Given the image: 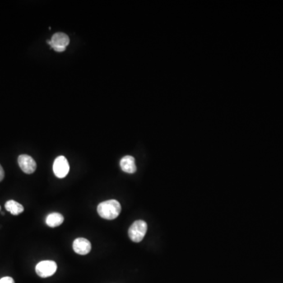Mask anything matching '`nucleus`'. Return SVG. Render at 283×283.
Instances as JSON below:
<instances>
[{
    "mask_svg": "<svg viewBox=\"0 0 283 283\" xmlns=\"http://www.w3.org/2000/svg\"><path fill=\"white\" fill-rule=\"evenodd\" d=\"M98 213L105 220H115L119 216L121 212V205L119 201L112 199L103 201L98 205Z\"/></svg>",
    "mask_w": 283,
    "mask_h": 283,
    "instance_id": "1",
    "label": "nucleus"
},
{
    "mask_svg": "<svg viewBox=\"0 0 283 283\" xmlns=\"http://www.w3.org/2000/svg\"><path fill=\"white\" fill-rule=\"evenodd\" d=\"M147 231V224L143 220H136L131 224L128 230V235L132 242H141L146 235Z\"/></svg>",
    "mask_w": 283,
    "mask_h": 283,
    "instance_id": "2",
    "label": "nucleus"
},
{
    "mask_svg": "<svg viewBox=\"0 0 283 283\" xmlns=\"http://www.w3.org/2000/svg\"><path fill=\"white\" fill-rule=\"evenodd\" d=\"M58 265L53 261H43L37 264L35 266V272L39 277L47 278L57 271Z\"/></svg>",
    "mask_w": 283,
    "mask_h": 283,
    "instance_id": "3",
    "label": "nucleus"
},
{
    "mask_svg": "<svg viewBox=\"0 0 283 283\" xmlns=\"http://www.w3.org/2000/svg\"><path fill=\"white\" fill-rule=\"evenodd\" d=\"M47 43H49L51 47L55 52H62L66 49L67 46L70 44V38H69L68 35H66V33H55L52 36L51 41L47 40Z\"/></svg>",
    "mask_w": 283,
    "mask_h": 283,
    "instance_id": "4",
    "label": "nucleus"
},
{
    "mask_svg": "<svg viewBox=\"0 0 283 283\" xmlns=\"http://www.w3.org/2000/svg\"><path fill=\"white\" fill-rule=\"evenodd\" d=\"M53 173L59 178H65L70 172V164L64 156L56 158L53 165Z\"/></svg>",
    "mask_w": 283,
    "mask_h": 283,
    "instance_id": "5",
    "label": "nucleus"
},
{
    "mask_svg": "<svg viewBox=\"0 0 283 283\" xmlns=\"http://www.w3.org/2000/svg\"><path fill=\"white\" fill-rule=\"evenodd\" d=\"M19 166L26 174H33L36 169V163L32 157L27 154H21L18 159Z\"/></svg>",
    "mask_w": 283,
    "mask_h": 283,
    "instance_id": "6",
    "label": "nucleus"
},
{
    "mask_svg": "<svg viewBox=\"0 0 283 283\" xmlns=\"http://www.w3.org/2000/svg\"><path fill=\"white\" fill-rule=\"evenodd\" d=\"M74 252H76L79 255L88 254L91 249V244L90 241L88 240L86 238H78L74 241L73 245Z\"/></svg>",
    "mask_w": 283,
    "mask_h": 283,
    "instance_id": "7",
    "label": "nucleus"
},
{
    "mask_svg": "<svg viewBox=\"0 0 283 283\" xmlns=\"http://www.w3.org/2000/svg\"><path fill=\"white\" fill-rule=\"evenodd\" d=\"M120 165H121L122 171H124V173H129V174L135 173L137 170L135 158L132 156H129V155L124 157L121 159Z\"/></svg>",
    "mask_w": 283,
    "mask_h": 283,
    "instance_id": "8",
    "label": "nucleus"
},
{
    "mask_svg": "<svg viewBox=\"0 0 283 283\" xmlns=\"http://www.w3.org/2000/svg\"><path fill=\"white\" fill-rule=\"evenodd\" d=\"M64 222L63 215L58 212H53L47 215L46 224L51 228H56L62 224Z\"/></svg>",
    "mask_w": 283,
    "mask_h": 283,
    "instance_id": "9",
    "label": "nucleus"
},
{
    "mask_svg": "<svg viewBox=\"0 0 283 283\" xmlns=\"http://www.w3.org/2000/svg\"><path fill=\"white\" fill-rule=\"evenodd\" d=\"M5 208L7 211L10 212L12 215H18L19 214L22 213L24 212V207L21 204L14 201V200H10V201H6L5 204Z\"/></svg>",
    "mask_w": 283,
    "mask_h": 283,
    "instance_id": "10",
    "label": "nucleus"
},
{
    "mask_svg": "<svg viewBox=\"0 0 283 283\" xmlns=\"http://www.w3.org/2000/svg\"><path fill=\"white\" fill-rule=\"evenodd\" d=\"M0 283H15V280L11 277H4L0 279Z\"/></svg>",
    "mask_w": 283,
    "mask_h": 283,
    "instance_id": "11",
    "label": "nucleus"
},
{
    "mask_svg": "<svg viewBox=\"0 0 283 283\" xmlns=\"http://www.w3.org/2000/svg\"><path fill=\"white\" fill-rule=\"evenodd\" d=\"M4 177H5L4 170H3V168H2V167L1 166V164H0V182H1V181H2V179H3V178H4Z\"/></svg>",
    "mask_w": 283,
    "mask_h": 283,
    "instance_id": "12",
    "label": "nucleus"
},
{
    "mask_svg": "<svg viewBox=\"0 0 283 283\" xmlns=\"http://www.w3.org/2000/svg\"><path fill=\"white\" fill-rule=\"evenodd\" d=\"M0 210H1V207H0Z\"/></svg>",
    "mask_w": 283,
    "mask_h": 283,
    "instance_id": "13",
    "label": "nucleus"
}]
</instances>
